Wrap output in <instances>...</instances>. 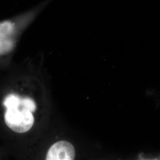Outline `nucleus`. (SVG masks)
<instances>
[{"mask_svg": "<svg viewBox=\"0 0 160 160\" xmlns=\"http://www.w3.org/2000/svg\"><path fill=\"white\" fill-rule=\"evenodd\" d=\"M7 108L4 119L6 125L13 131L24 133L29 131L34 123L32 112L25 109L21 103V98L16 94H10L4 101Z\"/></svg>", "mask_w": 160, "mask_h": 160, "instance_id": "nucleus-2", "label": "nucleus"}, {"mask_svg": "<svg viewBox=\"0 0 160 160\" xmlns=\"http://www.w3.org/2000/svg\"><path fill=\"white\" fill-rule=\"evenodd\" d=\"M75 151L73 145L67 141H59L54 143L49 149L46 160H72Z\"/></svg>", "mask_w": 160, "mask_h": 160, "instance_id": "nucleus-3", "label": "nucleus"}, {"mask_svg": "<svg viewBox=\"0 0 160 160\" xmlns=\"http://www.w3.org/2000/svg\"><path fill=\"white\" fill-rule=\"evenodd\" d=\"M54 0H45L40 4L13 17L0 21V56L11 53L24 29L39 16Z\"/></svg>", "mask_w": 160, "mask_h": 160, "instance_id": "nucleus-1", "label": "nucleus"}, {"mask_svg": "<svg viewBox=\"0 0 160 160\" xmlns=\"http://www.w3.org/2000/svg\"><path fill=\"white\" fill-rule=\"evenodd\" d=\"M21 103L25 109L30 111L31 112H33L36 109V104L30 98H21Z\"/></svg>", "mask_w": 160, "mask_h": 160, "instance_id": "nucleus-4", "label": "nucleus"}]
</instances>
